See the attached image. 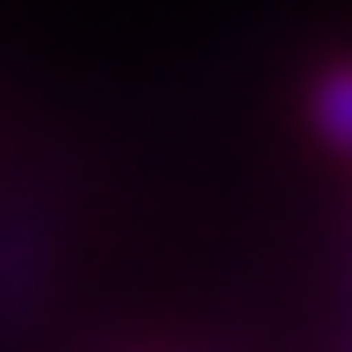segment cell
<instances>
[{
  "instance_id": "6da1fadb",
  "label": "cell",
  "mask_w": 352,
  "mask_h": 352,
  "mask_svg": "<svg viewBox=\"0 0 352 352\" xmlns=\"http://www.w3.org/2000/svg\"><path fill=\"white\" fill-rule=\"evenodd\" d=\"M65 201L58 187L0 180V352H29L65 295Z\"/></svg>"
},
{
  "instance_id": "7a4b0ae2",
  "label": "cell",
  "mask_w": 352,
  "mask_h": 352,
  "mask_svg": "<svg viewBox=\"0 0 352 352\" xmlns=\"http://www.w3.org/2000/svg\"><path fill=\"white\" fill-rule=\"evenodd\" d=\"M302 122L324 151L352 158V51H331L324 65H309L302 79Z\"/></svg>"
}]
</instances>
